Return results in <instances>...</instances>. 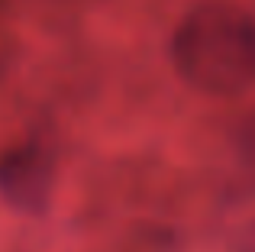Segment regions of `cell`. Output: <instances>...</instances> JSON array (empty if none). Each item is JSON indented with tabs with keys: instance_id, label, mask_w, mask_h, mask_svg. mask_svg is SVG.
<instances>
[{
	"instance_id": "cell-1",
	"label": "cell",
	"mask_w": 255,
	"mask_h": 252,
	"mask_svg": "<svg viewBox=\"0 0 255 252\" xmlns=\"http://www.w3.org/2000/svg\"><path fill=\"white\" fill-rule=\"evenodd\" d=\"M171 62L204 94L249 91L255 84V13L230 3L194 6L171 36Z\"/></svg>"
},
{
	"instance_id": "cell-2",
	"label": "cell",
	"mask_w": 255,
	"mask_h": 252,
	"mask_svg": "<svg viewBox=\"0 0 255 252\" xmlns=\"http://www.w3.org/2000/svg\"><path fill=\"white\" fill-rule=\"evenodd\" d=\"M52 152L42 142H23L0 158V194L23 214H42L52 197Z\"/></svg>"
}]
</instances>
